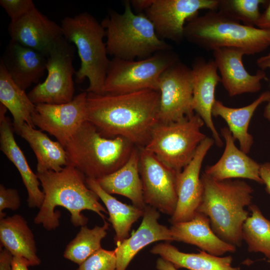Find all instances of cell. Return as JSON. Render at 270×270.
Listing matches in <instances>:
<instances>
[{
  "mask_svg": "<svg viewBox=\"0 0 270 270\" xmlns=\"http://www.w3.org/2000/svg\"><path fill=\"white\" fill-rule=\"evenodd\" d=\"M160 97L159 91L152 89L122 94L88 92L86 120L104 137L122 136L144 147L159 122Z\"/></svg>",
  "mask_w": 270,
  "mask_h": 270,
  "instance_id": "6da1fadb",
  "label": "cell"
},
{
  "mask_svg": "<svg viewBox=\"0 0 270 270\" xmlns=\"http://www.w3.org/2000/svg\"><path fill=\"white\" fill-rule=\"evenodd\" d=\"M44 194L43 203L34 218L36 224L48 230L60 226V214L56 206L66 208L70 214V220L74 226L86 225L88 218L82 214L84 210L96 213L105 221L106 209L99 202L97 194L88 186L85 176L68 164L61 170L36 172Z\"/></svg>",
  "mask_w": 270,
  "mask_h": 270,
  "instance_id": "7a4b0ae2",
  "label": "cell"
},
{
  "mask_svg": "<svg viewBox=\"0 0 270 270\" xmlns=\"http://www.w3.org/2000/svg\"><path fill=\"white\" fill-rule=\"evenodd\" d=\"M203 192L196 212L208 216L210 227L221 240L236 246L242 240V228L248 216L252 188L242 180H218L204 172L200 176Z\"/></svg>",
  "mask_w": 270,
  "mask_h": 270,
  "instance_id": "3957f363",
  "label": "cell"
},
{
  "mask_svg": "<svg viewBox=\"0 0 270 270\" xmlns=\"http://www.w3.org/2000/svg\"><path fill=\"white\" fill-rule=\"evenodd\" d=\"M184 39L207 51L234 48L254 55L270 46V30L242 24L222 10H208L186 24Z\"/></svg>",
  "mask_w": 270,
  "mask_h": 270,
  "instance_id": "277c9868",
  "label": "cell"
},
{
  "mask_svg": "<svg viewBox=\"0 0 270 270\" xmlns=\"http://www.w3.org/2000/svg\"><path fill=\"white\" fill-rule=\"evenodd\" d=\"M136 146L127 139L102 136L86 120L67 142L64 148L68 164L86 178L98 180L122 167Z\"/></svg>",
  "mask_w": 270,
  "mask_h": 270,
  "instance_id": "5b68a950",
  "label": "cell"
},
{
  "mask_svg": "<svg viewBox=\"0 0 270 270\" xmlns=\"http://www.w3.org/2000/svg\"><path fill=\"white\" fill-rule=\"evenodd\" d=\"M105 29L108 54L126 60L144 59L155 53L172 49L157 36L144 13L134 14L130 0L124 2V12L111 10L100 22Z\"/></svg>",
  "mask_w": 270,
  "mask_h": 270,
  "instance_id": "8992f818",
  "label": "cell"
},
{
  "mask_svg": "<svg viewBox=\"0 0 270 270\" xmlns=\"http://www.w3.org/2000/svg\"><path fill=\"white\" fill-rule=\"evenodd\" d=\"M63 36L76 47L80 66L76 72V82L82 83L87 78L88 92L102 94L110 60L108 58L105 29L88 12L64 18L60 25Z\"/></svg>",
  "mask_w": 270,
  "mask_h": 270,
  "instance_id": "52a82bcc",
  "label": "cell"
},
{
  "mask_svg": "<svg viewBox=\"0 0 270 270\" xmlns=\"http://www.w3.org/2000/svg\"><path fill=\"white\" fill-rule=\"evenodd\" d=\"M204 124L196 113L178 122H158L144 148L166 166L180 172L192 161L199 145L207 137L200 130Z\"/></svg>",
  "mask_w": 270,
  "mask_h": 270,
  "instance_id": "ba28073f",
  "label": "cell"
},
{
  "mask_svg": "<svg viewBox=\"0 0 270 270\" xmlns=\"http://www.w3.org/2000/svg\"><path fill=\"white\" fill-rule=\"evenodd\" d=\"M178 59L172 49L136 60L113 58L107 70L102 94H122L147 89L158 90L161 74Z\"/></svg>",
  "mask_w": 270,
  "mask_h": 270,
  "instance_id": "9c48e42d",
  "label": "cell"
},
{
  "mask_svg": "<svg viewBox=\"0 0 270 270\" xmlns=\"http://www.w3.org/2000/svg\"><path fill=\"white\" fill-rule=\"evenodd\" d=\"M74 50L63 36L46 55V80L34 87L28 94L35 104H62L74 98L73 76L76 71L72 65Z\"/></svg>",
  "mask_w": 270,
  "mask_h": 270,
  "instance_id": "30bf717a",
  "label": "cell"
},
{
  "mask_svg": "<svg viewBox=\"0 0 270 270\" xmlns=\"http://www.w3.org/2000/svg\"><path fill=\"white\" fill-rule=\"evenodd\" d=\"M158 91L160 94L159 122L168 124L178 122L194 113L192 108V68L180 58L161 74Z\"/></svg>",
  "mask_w": 270,
  "mask_h": 270,
  "instance_id": "8fae6325",
  "label": "cell"
},
{
  "mask_svg": "<svg viewBox=\"0 0 270 270\" xmlns=\"http://www.w3.org/2000/svg\"><path fill=\"white\" fill-rule=\"evenodd\" d=\"M140 148L139 172L146 206L172 216L177 204L178 172L164 164L152 152Z\"/></svg>",
  "mask_w": 270,
  "mask_h": 270,
  "instance_id": "7c38bea8",
  "label": "cell"
},
{
  "mask_svg": "<svg viewBox=\"0 0 270 270\" xmlns=\"http://www.w3.org/2000/svg\"><path fill=\"white\" fill-rule=\"evenodd\" d=\"M220 0H152L144 13L152 23L158 37L180 43L186 22L199 10H218Z\"/></svg>",
  "mask_w": 270,
  "mask_h": 270,
  "instance_id": "4fadbf2b",
  "label": "cell"
},
{
  "mask_svg": "<svg viewBox=\"0 0 270 270\" xmlns=\"http://www.w3.org/2000/svg\"><path fill=\"white\" fill-rule=\"evenodd\" d=\"M85 91L70 102L62 104H40L32 115L34 126L54 136L63 147L86 120Z\"/></svg>",
  "mask_w": 270,
  "mask_h": 270,
  "instance_id": "5bb4252c",
  "label": "cell"
},
{
  "mask_svg": "<svg viewBox=\"0 0 270 270\" xmlns=\"http://www.w3.org/2000/svg\"><path fill=\"white\" fill-rule=\"evenodd\" d=\"M214 143L213 138L206 137L199 145L192 161L178 173L176 178L177 204L170 219L172 224L190 220L196 214L203 192L200 176L202 164L207 152Z\"/></svg>",
  "mask_w": 270,
  "mask_h": 270,
  "instance_id": "9a60e30c",
  "label": "cell"
},
{
  "mask_svg": "<svg viewBox=\"0 0 270 270\" xmlns=\"http://www.w3.org/2000/svg\"><path fill=\"white\" fill-rule=\"evenodd\" d=\"M11 40L46 56L63 37L60 26L48 18L36 7L8 26Z\"/></svg>",
  "mask_w": 270,
  "mask_h": 270,
  "instance_id": "2e32d148",
  "label": "cell"
},
{
  "mask_svg": "<svg viewBox=\"0 0 270 270\" xmlns=\"http://www.w3.org/2000/svg\"><path fill=\"white\" fill-rule=\"evenodd\" d=\"M214 61L220 74L221 82L230 96L245 93H255L262 88L261 82L267 80L264 70H260L251 74L246 70L242 50L222 48L212 52Z\"/></svg>",
  "mask_w": 270,
  "mask_h": 270,
  "instance_id": "e0dca14e",
  "label": "cell"
},
{
  "mask_svg": "<svg viewBox=\"0 0 270 270\" xmlns=\"http://www.w3.org/2000/svg\"><path fill=\"white\" fill-rule=\"evenodd\" d=\"M214 60L206 61L204 58H196L192 68V108L210 130L214 142L218 147L223 142L216 128L212 118V108L215 100L216 88L220 77Z\"/></svg>",
  "mask_w": 270,
  "mask_h": 270,
  "instance_id": "ac0fdd59",
  "label": "cell"
},
{
  "mask_svg": "<svg viewBox=\"0 0 270 270\" xmlns=\"http://www.w3.org/2000/svg\"><path fill=\"white\" fill-rule=\"evenodd\" d=\"M221 134L225 142L224 152L216 164L206 168L204 173L218 180L247 178L263 184L260 164L236 147L228 127L221 129Z\"/></svg>",
  "mask_w": 270,
  "mask_h": 270,
  "instance_id": "d6986e66",
  "label": "cell"
},
{
  "mask_svg": "<svg viewBox=\"0 0 270 270\" xmlns=\"http://www.w3.org/2000/svg\"><path fill=\"white\" fill-rule=\"evenodd\" d=\"M160 214L146 206L140 225L134 234L116 246V270H126L134 256L148 245L160 240L173 241L170 229L158 222Z\"/></svg>",
  "mask_w": 270,
  "mask_h": 270,
  "instance_id": "ffe728a7",
  "label": "cell"
},
{
  "mask_svg": "<svg viewBox=\"0 0 270 270\" xmlns=\"http://www.w3.org/2000/svg\"><path fill=\"white\" fill-rule=\"evenodd\" d=\"M8 109L0 104V149L19 172L26 189L30 208L41 207L44 194L40 188V182L36 174L29 166L26 159L17 144L13 134V127L6 116Z\"/></svg>",
  "mask_w": 270,
  "mask_h": 270,
  "instance_id": "44dd1931",
  "label": "cell"
},
{
  "mask_svg": "<svg viewBox=\"0 0 270 270\" xmlns=\"http://www.w3.org/2000/svg\"><path fill=\"white\" fill-rule=\"evenodd\" d=\"M14 82L26 90L38 83L46 70V56L10 40L1 58Z\"/></svg>",
  "mask_w": 270,
  "mask_h": 270,
  "instance_id": "7402d4cb",
  "label": "cell"
},
{
  "mask_svg": "<svg viewBox=\"0 0 270 270\" xmlns=\"http://www.w3.org/2000/svg\"><path fill=\"white\" fill-rule=\"evenodd\" d=\"M170 229L174 240L196 246L214 256H220L236 250V246L222 240L214 234L209 218L198 212L190 220L172 224Z\"/></svg>",
  "mask_w": 270,
  "mask_h": 270,
  "instance_id": "603a6c76",
  "label": "cell"
},
{
  "mask_svg": "<svg viewBox=\"0 0 270 270\" xmlns=\"http://www.w3.org/2000/svg\"><path fill=\"white\" fill-rule=\"evenodd\" d=\"M0 248L23 259L28 266L40 264L34 235L22 216L15 214L0 218Z\"/></svg>",
  "mask_w": 270,
  "mask_h": 270,
  "instance_id": "cb8c5ba5",
  "label": "cell"
},
{
  "mask_svg": "<svg viewBox=\"0 0 270 270\" xmlns=\"http://www.w3.org/2000/svg\"><path fill=\"white\" fill-rule=\"evenodd\" d=\"M140 148L136 146L127 162L116 171L96 180L106 192L123 196L144 210L146 204L139 172Z\"/></svg>",
  "mask_w": 270,
  "mask_h": 270,
  "instance_id": "d4e9b609",
  "label": "cell"
},
{
  "mask_svg": "<svg viewBox=\"0 0 270 270\" xmlns=\"http://www.w3.org/2000/svg\"><path fill=\"white\" fill-rule=\"evenodd\" d=\"M270 101V91L262 92L250 104L238 108L227 106L216 100L212 114V116H220L226 122L234 140L239 142L240 150L248 154L254 143V138L248 131L250 121L258 106Z\"/></svg>",
  "mask_w": 270,
  "mask_h": 270,
  "instance_id": "484cf974",
  "label": "cell"
},
{
  "mask_svg": "<svg viewBox=\"0 0 270 270\" xmlns=\"http://www.w3.org/2000/svg\"><path fill=\"white\" fill-rule=\"evenodd\" d=\"M17 134L28 142L34 152L38 172H58L68 164L64 148L58 142L50 140L46 134L24 123Z\"/></svg>",
  "mask_w": 270,
  "mask_h": 270,
  "instance_id": "4316f807",
  "label": "cell"
},
{
  "mask_svg": "<svg viewBox=\"0 0 270 270\" xmlns=\"http://www.w3.org/2000/svg\"><path fill=\"white\" fill-rule=\"evenodd\" d=\"M150 252L170 262L177 269L240 270L238 267L232 266V258L230 256H218L202 250L198 254L185 253L167 242L155 245Z\"/></svg>",
  "mask_w": 270,
  "mask_h": 270,
  "instance_id": "83f0119b",
  "label": "cell"
},
{
  "mask_svg": "<svg viewBox=\"0 0 270 270\" xmlns=\"http://www.w3.org/2000/svg\"><path fill=\"white\" fill-rule=\"evenodd\" d=\"M0 103L10 112L13 117V129L16 134L24 123L35 128L32 115L36 105L31 101L25 90L14 82L1 59Z\"/></svg>",
  "mask_w": 270,
  "mask_h": 270,
  "instance_id": "f1b7e54d",
  "label": "cell"
},
{
  "mask_svg": "<svg viewBox=\"0 0 270 270\" xmlns=\"http://www.w3.org/2000/svg\"><path fill=\"white\" fill-rule=\"evenodd\" d=\"M86 183L105 205L109 214L108 220L115 232L114 242L118 246L128 238L132 225L143 216L144 210L118 200L105 192L95 179L86 178Z\"/></svg>",
  "mask_w": 270,
  "mask_h": 270,
  "instance_id": "f546056e",
  "label": "cell"
},
{
  "mask_svg": "<svg viewBox=\"0 0 270 270\" xmlns=\"http://www.w3.org/2000/svg\"><path fill=\"white\" fill-rule=\"evenodd\" d=\"M109 224L105 220L102 226L89 228L86 225L80 226L75 238L66 246L64 257L78 265L101 247V241L106 236Z\"/></svg>",
  "mask_w": 270,
  "mask_h": 270,
  "instance_id": "4dcf8cb0",
  "label": "cell"
},
{
  "mask_svg": "<svg viewBox=\"0 0 270 270\" xmlns=\"http://www.w3.org/2000/svg\"><path fill=\"white\" fill-rule=\"evenodd\" d=\"M249 208L252 214L243 224L242 239L250 252H262L270 259V220L256 205L251 204Z\"/></svg>",
  "mask_w": 270,
  "mask_h": 270,
  "instance_id": "1f68e13d",
  "label": "cell"
},
{
  "mask_svg": "<svg viewBox=\"0 0 270 270\" xmlns=\"http://www.w3.org/2000/svg\"><path fill=\"white\" fill-rule=\"evenodd\" d=\"M266 2L264 0H220L218 9L242 22L244 25L255 26L262 14L259 6Z\"/></svg>",
  "mask_w": 270,
  "mask_h": 270,
  "instance_id": "d6a6232c",
  "label": "cell"
},
{
  "mask_svg": "<svg viewBox=\"0 0 270 270\" xmlns=\"http://www.w3.org/2000/svg\"><path fill=\"white\" fill-rule=\"evenodd\" d=\"M78 266L76 270H116L115 251L102 248Z\"/></svg>",
  "mask_w": 270,
  "mask_h": 270,
  "instance_id": "836d02e7",
  "label": "cell"
},
{
  "mask_svg": "<svg viewBox=\"0 0 270 270\" xmlns=\"http://www.w3.org/2000/svg\"><path fill=\"white\" fill-rule=\"evenodd\" d=\"M0 4L10 22L18 20L36 8L32 0H0Z\"/></svg>",
  "mask_w": 270,
  "mask_h": 270,
  "instance_id": "e575fe53",
  "label": "cell"
},
{
  "mask_svg": "<svg viewBox=\"0 0 270 270\" xmlns=\"http://www.w3.org/2000/svg\"><path fill=\"white\" fill-rule=\"evenodd\" d=\"M20 204L18 192L16 189L6 188L3 184H0V218L6 216L3 212L4 210H17Z\"/></svg>",
  "mask_w": 270,
  "mask_h": 270,
  "instance_id": "d590c367",
  "label": "cell"
},
{
  "mask_svg": "<svg viewBox=\"0 0 270 270\" xmlns=\"http://www.w3.org/2000/svg\"><path fill=\"white\" fill-rule=\"evenodd\" d=\"M256 63L262 70H264L268 68L270 69V52L268 54L257 59ZM263 114L264 116L270 122V101L266 106Z\"/></svg>",
  "mask_w": 270,
  "mask_h": 270,
  "instance_id": "8d00e7d4",
  "label": "cell"
},
{
  "mask_svg": "<svg viewBox=\"0 0 270 270\" xmlns=\"http://www.w3.org/2000/svg\"><path fill=\"white\" fill-rule=\"evenodd\" d=\"M13 256L6 249L0 248V270H12V262Z\"/></svg>",
  "mask_w": 270,
  "mask_h": 270,
  "instance_id": "74e56055",
  "label": "cell"
},
{
  "mask_svg": "<svg viewBox=\"0 0 270 270\" xmlns=\"http://www.w3.org/2000/svg\"><path fill=\"white\" fill-rule=\"evenodd\" d=\"M260 175L266 186L267 192L270 194V162H266L260 164Z\"/></svg>",
  "mask_w": 270,
  "mask_h": 270,
  "instance_id": "f35d334b",
  "label": "cell"
},
{
  "mask_svg": "<svg viewBox=\"0 0 270 270\" xmlns=\"http://www.w3.org/2000/svg\"><path fill=\"white\" fill-rule=\"evenodd\" d=\"M256 26L258 28L270 30V0L265 11L262 13Z\"/></svg>",
  "mask_w": 270,
  "mask_h": 270,
  "instance_id": "ab89813d",
  "label": "cell"
},
{
  "mask_svg": "<svg viewBox=\"0 0 270 270\" xmlns=\"http://www.w3.org/2000/svg\"><path fill=\"white\" fill-rule=\"evenodd\" d=\"M130 2L132 8L136 10L137 14L144 13L150 6L152 0H132Z\"/></svg>",
  "mask_w": 270,
  "mask_h": 270,
  "instance_id": "60d3db41",
  "label": "cell"
},
{
  "mask_svg": "<svg viewBox=\"0 0 270 270\" xmlns=\"http://www.w3.org/2000/svg\"><path fill=\"white\" fill-rule=\"evenodd\" d=\"M28 263L23 259L13 256L12 262V270H28Z\"/></svg>",
  "mask_w": 270,
  "mask_h": 270,
  "instance_id": "b9f144b4",
  "label": "cell"
},
{
  "mask_svg": "<svg viewBox=\"0 0 270 270\" xmlns=\"http://www.w3.org/2000/svg\"><path fill=\"white\" fill-rule=\"evenodd\" d=\"M156 268L158 270H178L172 264L162 258L157 260Z\"/></svg>",
  "mask_w": 270,
  "mask_h": 270,
  "instance_id": "7bdbcfd3",
  "label": "cell"
}]
</instances>
